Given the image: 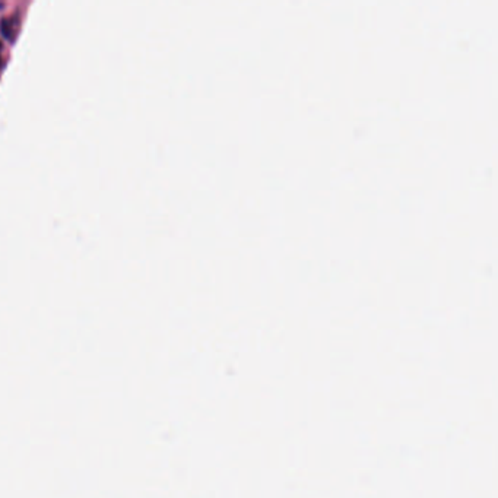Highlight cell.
Returning <instances> with one entry per match:
<instances>
[{
  "label": "cell",
  "instance_id": "1",
  "mask_svg": "<svg viewBox=\"0 0 498 498\" xmlns=\"http://www.w3.org/2000/svg\"><path fill=\"white\" fill-rule=\"evenodd\" d=\"M0 61H2V43H0Z\"/></svg>",
  "mask_w": 498,
  "mask_h": 498
}]
</instances>
